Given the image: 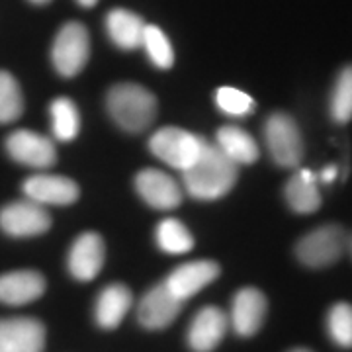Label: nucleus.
<instances>
[{
	"label": "nucleus",
	"instance_id": "1",
	"mask_svg": "<svg viewBox=\"0 0 352 352\" xmlns=\"http://www.w3.org/2000/svg\"><path fill=\"white\" fill-rule=\"evenodd\" d=\"M239 178V166L229 161L217 145L206 143L198 161L182 173V188L204 201L227 196Z\"/></svg>",
	"mask_w": 352,
	"mask_h": 352
},
{
	"label": "nucleus",
	"instance_id": "2",
	"mask_svg": "<svg viewBox=\"0 0 352 352\" xmlns=\"http://www.w3.org/2000/svg\"><path fill=\"white\" fill-rule=\"evenodd\" d=\"M108 113L127 133H141L157 118V98L151 90L135 82L113 85L106 96Z\"/></svg>",
	"mask_w": 352,
	"mask_h": 352
},
{
	"label": "nucleus",
	"instance_id": "3",
	"mask_svg": "<svg viewBox=\"0 0 352 352\" xmlns=\"http://www.w3.org/2000/svg\"><path fill=\"white\" fill-rule=\"evenodd\" d=\"M206 143L208 141L196 133L168 126L153 133L149 139V151L164 164L184 173L198 161Z\"/></svg>",
	"mask_w": 352,
	"mask_h": 352
},
{
	"label": "nucleus",
	"instance_id": "4",
	"mask_svg": "<svg viewBox=\"0 0 352 352\" xmlns=\"http://www.w3.org/2000/svg\"><path fill=\"white\" fill-rule=\"evenodd\" d=\"M264 143L272 161L282 168H296L303 159L302 131L296 120L284 112L268 116L264 122Z\"/></svg>",
	"mask_w": 352,
	"mask_h": 352
},
{
	"label": "nucleus",
	"instance_id": "5",
	"mask_svg": "<svg viewBox=\"0 0 352 352\" xmlns=\"http://www.w3.org/2000/svg\"><path fill=\"white\" fill-rule=\"evenodd\" d=\"M349 247V235L340 226H321L303 235L296 245L298 261L309 268H325L339 261Z\"/></svg>",
	"mask_w": 352,
	"mask_h": 352
},
{
	"label": "nucleus",
	"instance_id": "6",
	"mask_svg": "<svg viewBox=\"0 0 352 352\" xmlns=\"http://www.w3.org/2000/svg\"><path fill=\"white\" fill-rule=\"evenodd\" d=\"M88 57H90L88 30L80 22H67L57 32L51 47V61L55 71L67 78L76 76L87 67Z\"/></svg>",
	"mask_w": 352,
	"mask_h": 352
},
{
	"label": "nucleus",
	"instance_id": "7",
	"mask_svg": "<svg viewBox=\"0 0 352 352\" xmlns=\"http://www.w3.org/2000/svg\"><path fill=\"white\" fill-rule=\"evenodd\" d=\"M51 215L47 208L32 200H18L0 210V229L16 239L36 237L50 231Z\"/></svg>",
	"mask_w": 352,
	"mask_h": 352
},
{
	"label": "nucleus",
	"instance_id": "8",
	"mask_svg": "<svg viewBox=\"0 0 352 352\" xmlns=\"http://www.w3.org/2000/svg\"><path fill=\"white\" fill-rule=\"evenodd\" d=\"M6 153L14 163L32 168H50L57 161V149L53 141L30 129H18L6 138Z\"/></svg>",
	"mask_w": 352,
	"mask_h": 352
},
{
	"label": "nucleus",
	"instance_id": "9",
	"mask_svg": "<svg viewBox=\"0 0 352 352\" xmlns=\"http://www.w3.org/2000/svg\"><path fill=\"white\" fill-rule=\"evenodd\" d=\"M135 190L141 200L155 210L168 212L182 204L184 188L170 175L159 168H145L135 176Z\"/></svg>",
	"mask_w": 352,
	"mask_h": 352
},
{
	"label": "nucleus",
	"instance_id": "10",
	"mask_svg": "<svg viewBox=\"0 0 352 352\" xmlns=\"http://www.w3.org/2000/svg\"><path fill=\"white\" fill-rule=\"evenodd\" d=\"M25 198L36 201L39 206H71L78 200V184L69 176L50 175V173H39V175L25 178L24 186Z\"/></svg>",
	"mask_w": 352,
	"mask_h": 352
},
{
	"label": "nucleus",
	"instance_id": "11",
	"mask_svg": "<svg viewBox=\"0 0 352 352\" xmlns=\"http://www.w3.org/2000/svg\"><path fill=\"white\" fill-rule=\"evenodd\" d=\"M45 327L39 319H0V352H43Z\"/></svg>",
	"mask_w": 352,
	"mask_h": 352
},
{
	"label": "nucleus",
	"instance_id": "12",
	"mask_svg": "<svg viewBox=\"0 0 352 352\" xmlns=\"http://www.w3.org/2000/svg\"><path fill=\"white\" fill-rule=\"evenodd\" d=\"M184 302H180L164 284L151 288L138 305V319L141 327L149 331L166 329L175 321Z\"/></svg>",
	"mask_w": 352,
	"mask_h": 352
},
{
	"label": "nucleus",
	"instance_id": "13",
	"mask_svg": "<svg viewBox=\"0 0 352 352\" xmlns=\"http://www.w3.org/2000/svg\"><path fill=\"white\" fill-rule=\"evenodd\" d=\"M104 258H106L104 239L98 233L88 231L75 239L67 256V266L75 280L90 282L100 274Z\"/></svg>",
	"mask_w": 352,
	"mask_h": 352
},
{
	"label": "nucleus",
	"instance_id": "14",
	"mask_svg": "<svg viewBox=\"0 0 352 352\" xmlns=\"http://www.w3.org/2000/svg\"><path fill=\"white\" fill-rule=\"evenodd\" d=\"M268 302L256 288H243L235 294L229 314V325L239 337H252L263 327Z\"/></svg>",
	"mask_w": 352,
	"mask_h": 352
},
{
	"label": "nucleus",
	"instance_id": "15",
	"mask_svg": "<svg viewBox=\"0 0 352 352\" xmlns=\"http://www.w3.org/2000/svg\"><path fill=\"white\" fill-rule=\"evenodd\" d=\"M219 276V264L214 261H192L175 268L163 284L175 294L180 302H186L192 296L210 286Z\"/></svg>",
	"mask_w": 352,
	"mask_h": 352
},
{
	"label": "nucleus",
	"instance_id": "16",
	"mask_svg": "<svg viewBox=\"0 0 352 352\" xmlns=\"http://www.w3.org/2000/svg\"><path fill=\"white\" fill-rule=\"evenodd\" d=\"M229 319L227 315L215 307L208 305L201 307L192 319L188 327V346L194 352H212L217 349V344L226 337Z\"/></svg>",
	"mask_w": 352,
	"mask_h": 352
},
{
	"label": "nucleus",
	"instance_id": "17",
	"mask_svg": "<svg viewBox=\"0 0 352 352\" xmlns=\"http://www.w3.org/2000/svg\"><path fill=\"white\" fill-rule=\"evenodd\" d=\"M45 292V278L36 270H14L0 276V303L25 305L39 300Z\"/></svg>",
	"mask_w": 352,
	"mask_h": 352
},
{
	"label": "nucleus",
	"instance_id": "18",
	"mask_svg": "<svg viewBox=\"0 0 352 352\" xmlns=\"http://www.w3.org/2000/svg\"><path fill=\"white\" fill-rule=\"evenodd\" d=\"M145 22L135 12H129L126 8H113L106 16V32L116 47L122 51H133L141 47Z\"/></svg>",
	"mask_w": 352,
	"mask_h": 352
},
{
	"label": "nucleus",
	"instance_id": "19",
	"mask_svg": "<svg viewBox=\"0 0 352 352\" xmlns=\"http://www.w3.org/2000/svg\"><path fill=\"white\" fill-rule=\"evenodd\" d=\"M286 201L292 212L300 215H309L321 208L319 180L309 168H300L286 184Z\"/></svg>",
	"mask_w": 352,
	"mask_h": 352
},
{
	"label": "nucleus",
	"instance_id": "20",
	"mask_svg": "<svg viewBox=\"0 0 352 352\" xmlns=\"http://www.w3.org/2000/svg\"><path fill=\"white\" fill-rule=\"evenodd\" d=\"M215 145L229 161L237 164H252L258 155V143L247 129L239 126H223L215 133Z\"/></svg>",
	"mask_w": 352,
	"mask_h": 352
},
{
	"label": "nucleus",
	"instance_id": "21",
	"mask_svg": "<svg viewBox=\"0 0 352 352\" xmlns=\"http://www.w3.org/2000/svg\"><path fill=\"white\" fill-rule=\"evenodd\" d=\"M131 292L124 284H110L102 289L96 307H94V317L96 323L102 329H116L120 327V323L124 321L127 311L131 309Z\"/></svg>",
	"mask_w": 352,
	"mask_h": 352
},
{
	"label": "nucleus",
	"instance_id": "22",
	"mask_svg": "<svg viewBox=\"0 0 352 352\" xmlns=\"http://www.w3.org/2000/svg\"><path fill=\"white\" fill-rule=\"evenodd\" d=\"M51 116V131L57 141H73L78 135L80 129V116L76 110L75 102L71 98H55L50 106Z\"/></svg>",
	"mask_w": 352,
	"mask_h": 352
},
{
	"label": "nucleus",
	"instance_id": "23",
	"mask_svg": "<svg viewBox=\"0 0 352 352\" xmlns=\"http://www.w3.org/2000/svg\"><path fill=\"white\" fill-rule=\"evenodd\" d=\"M155 239L159 249L166 254H186L194 249V237L188 227L175 217H166L157 226Z\"/></svg>",
	"mask_w": 352,
	"mask_h": 352
},
{
	"label": "nucleus",
	"instance_id": "24",
	"mask_svg": "<svg viewBox=\"0 0 352 352\" xmlns=\"http://www.w3.org/2000/svg\"><path fill=\"white\" fill-rule=\"evenodd\" d=\"M329 113L335 124H349L352 120V65H346L337 76L331 92Z\"/></svg>",
	"mask_w": 352,
	"mask_h": 352
},
{
	"label": "nucleus",
	"instance_id": "25",
	"mask_svg": "<svg viewBox=\"0 0 352 352\" xmlns=\"http://www.w3.org/2000/svg\"><path fill=\"white\" fill-rule=\"evenodd\" d=\"M141 47L145 50L149 61H151L157 69H170L175 65V51H173V45L166 38L163 30L159 25L147 24L145 25V34H143V43Z\"/></svg>",
	"mask_w": 352,
	"mask_h": 352
},
{
	"label": "nucleus",
	"instance_id": "26",
	"mask_svg": "<svg viewBox=\"0 0 352 352\" xmlns=\"http://www.w3.org/2000/svg\"><path fill=\"white\" fill-rule=\"evenodd\" d=\"M24 113V96L18 80L0 71V124H12Z\"/></svg>",
	"mask_w": 352,
	"mask_h": 352
},
{
	"label": "nucleus",
	"instance_id": "27",
	"mask_svg": "<svg viewBox=\"0 0 352 352\" xmlns=\"http://www.w3.org/2000/svg\"><path fill=\"white\" fill-rule=\"evenodd\" d=\"M327 333L340 349H352V305L346 302L331 305L327 314Z\"/></svg>",
	"mask_w": 352,
	"mask_h": 352
},
{
	"label": "nucleus",
	"instance_id": "28",
	"mask_svg": "<svg viewBox=\"0 0 352 352\" xmlns=\"http://www.w3.org/2000/svg\"><path fill=\"white\" fill-rule=\"evenodd\" d=\"M215 106L231 118H245L254 112V100L247 92L233 87H219L215 92Z\"/></svg>",
	"mask_w": 352,
	"mask_h": 352
},
{
	"label": "nucleus",
	"instance_id": "29",
	"mask_svg": "<svg viewBox=\"0 0 352 352\" xmlns=\"http://www.w3.org/2000/svg\"><path fill=\"white\" fill-rule=\"evenodd\" d=\"M337 175H339V168H337L335 164H329V166H325V168L319 173L317 180H321L323 184H331L333 180H337Z\"/></svg>",
	"mask_w": 352,
	"mask_h": 352
},
{
	"label": "nucleus",
	"instance_id": "30",
	"mask_svg": "<svg viewBox=\"0 0 352 352\" xmlns=\"http://www.w3.org/2000/svg\"><path fill=\"white\" fill-rule=\"evenodd\" d=\"M82 8H92L94 4H98V0H76Z\"/></svg>",
	"mask_w": 352,
	"mask_h": 352
},
{
	"label": "nucleus",
	"instance_id": "31",
	"mask_svg": "<svg viewBox=\"0 0 352 352\" xmlns=\"http://www.w3.org/2000/svg\"><path fill=\"white\" fill-rule=\"evenodd\" d=\"M32 4H38V6H43V4H50L51 0H30Z\"/></svg>",
	"mask_w": 352,
	"mask_h": 352
},
{
	"label": "nucleus",
	"instance_id": "32",
	"mask_svg": "<svg viewBox=\"0 0 352 352\" xmlns=\"http://www.w3.org/2000/svg\"><path fill=\"white\" fill-rule=\"evenodd\" d=\"M289 352H311L309 349H294V351H289Z\"/></svg>",
	"mask_w": 352,
	"mask_h": 352
}]
</instances>
